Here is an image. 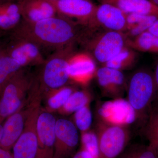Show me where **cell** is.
<instances>
[{
    "instance_id": "3",
    "label": "cell",
    "mask_w": 158,
    "mask_h": 158,
    "mask_svg": "<svg viewBox=\"0 0 158 158\" xmlns=\"http://www.w3.org/2000/svg\"><path fill=\"white\" fill-rule=\"evenodd\" d=\"M127 93L128 102L134 112L135 121L144 127L156 98L153 72L145 68L135 72L129 81Z\"/></svg>"
},
{
    "instance_id": "19",
    "label": "cell",
    "mask_w": 158,
    "mask_h": 158,
    "mask_svg": "<svg viewBox=\"0 0 158 158\" xmlns=\"http://www.w3.org/2000/svg\"><path fill=\"white\" fill-rule=\"evenodd\" d=\"M22 19L18 1L4 0L0 2V30L5 32L11 31Z\"/></svg>"
},
{
    "instance_id": "36",
    "label": "cell",
    "mask_w": 158,
    "mask_h": 158,
    "mask_svg": "<svg viewBox=\"0 0 158 158\" xmlns=\"http://www.w3.org/2000/svg\"><path fill=\"white\" fill-rule=\"evenodd\" d=\"M6 32H5V31H2V30H0V41H1V40H2V38L4 37V35L6 34Z\"/></svg>"
},
{
    "instance_id": "17",
    "label": "cell",
    "mask_w": 158,
    "mask_h": 158,
    "mask_svg": "<svg viewBox=\"0 0 158 158\" xmlns=\"http://www.w3.org/2000/svg\"><path fill=\"white\" fill-rule=\"evenodd\" d=\"M23 20L34 23L57 15L50 0H18Z\"/></svg>"
},
{
    "instance_id": "6",
    "label": "cell",
    "mask_w": 158,
    "mask_h": 158,
    "mask_svg": "<svg viewBox=\"0 0 158 158\" xmlns=\"http://www.w3.org/2000/svg\"><path fill=\"white\" fill-rule=\"evenodd\" d=\"M96 128L99 158H118L131 138L127 126L110 124L99 119Z\"/></svg>"
},
{
    "instance_id": "11",
    "label": "cell",
    "mask_w": 158,
    "mask_h": 158,
    "mask_svg": "<svg viewBox=\"0 0 158 158\" xmlns=\"http://www.w3.org/2000/svg\"><path fill=\"white\" fill-rule=\"evenodd\" d=\"M79 142L75 125L65 118H59L56 125L54 158H68L73 154Z\"/></svg>"
},
{
    "instance_id": "1",
    "label": "cell",
    "mask_w": 158,
    "mask_h": 158,
    "mask_svg": "<svg viewBox=\"0 0 158 158\" xmlns=\"http://www.w3.org/2000/svg\"><path fill=\"white\" fill-rule=\"evenodd\" d=\"M87 27L77 22L57 15L37 22L22 19L19 24L7 34L27 40L41 48L59 49L66 46L80 43Z\"/></svg>"
},
{
    "instance_id": "31",
    "label": "cell",
    "mask_w": 158,
    "mask_h": 158,
    "mask_svg": "<svg viewBox=\"0 0 158 158\" xmlns=\"http://www.w3.org/2000/svg\"><path fill=\"white\" fill-rule=\"evenodd\" d=\"M73 158H95L90 152L85 150L81 148L80 151L77 152Z\"/></svg>"
},
{
    "instance_id": "40",
    "label": "cell",
    "mask_w": 158,
    "mask_h": 158,
    "mask_svg": "<svg viewBox=\"0 0 158 158\" xmlns=\"http://www.w3.org/2000/svg\"></svg>"
},
{
    "instance_id": "16",
    "label": "cell",
    "mask_w": 158,
    "mask_h": 158,
    "mask_svg": "<svg viewBox=\"0 0 158 158\" xmlns=\"http://www.w3.org/2000/svg\"><path fill=\"white\" fill-rule=\"evenodd\" d=\"M99 119L110 124L127 126L134 120V112L127 102L120 99L106 102L98 110Z\"/></svg>"
},
{
    "instance_id": "35",
    "label": "cell",
    "mask_w": 158,
    "mask_h": 158,
    "mask_svg": "<svg viewBox=\"0 0 158 158\" xmlns=\"http://www.w3.org/2000/svg\"><path fill=\"white\" fill-rule=\"evenodd\" d=\"M152 3L155 6L158 7V0H148Z\"/></svg>"
},
{
    "instance_id": "39",
    "label": "cell",
    "mask_w": 158,
    "mask_h": 158,
    "mask_svg": "<svg viewBox=\"0 0 158 158\" xmlns=\"http://www.w3.org/2000/svg\"><path fill=\"white\" fill-rule=\"evenodd\" d=\"M90 1H91V0H90Z\"/></svg>"
},
{
    "instance_id": "10",
    "label": "cell",
    "mask_w": 158,
    "mask_h": 158,
    "mask_svg": "<svg viewBox=\"0 0 158 158\" xmlns=\"http://www.w3.org/2000/svg\"><path fill=\"white\" fill-rule=\"evenodd\" d=\"M56 120L50 112L41 108L37 123L38 149L36 158H54Z\"/></svg>"
},
{
    "instance_id": "34",
    "label": "cell",
    "mask_w": 158,
    "mask_h": 158,
    "mask_svg": "<svg viewBox=\"0 0 158 158\" xmlns=\"http://www.w3.org/2000/svg\"><path fill=\"white\" fill-rule=\"evenodd\" d=\"M3 123H0V142L2 140L3 134Z\"/></svg>"
},
{
    "instance_id": "21",
    "label": "cell",
    "mask_w": 158,
    "mask_h": 158,
    "mask_svg": "<svg viewBox=\"0 0 158 158\" xmlns=\"http://www.w3.org/2000/svg\"><path fill=\"white\" fill-rule=\"evenodd\" d=\"M126 46L138 52L158 53V37L146 31L134 38H127Z\"/></svg>"
},
{
    "instance_id": "5",
    "label": "cell",
    "mask_w": 158,
    "mask_h": 158,
    "mask_svg": "<svg viewBox=\"0 0 158 158\" xmlns=\"http://www.w3.org/2000/svg\"><path fill=\"white\" fill-rule=\"evenodd\" d=\"M34 75L26 69H20L4 86L0 95V123L22 107L29 98Z\"/></svg>"
},
{
    "instance_id": "26",
    "label": "cell",
    "mask_w": 158,
    "mask_h": 158,
    "mask_svg": "<svg viewBox=\"0 0 158 158\" xmlns=\"http://www.w3.org/2000/svg\"><path fill=\"white\" fill-rule=\"evenodd\" d=\"M74 91L73 87L65 86L50 94L46 97L48 98V111L61 109Z\"/></svg>"
},
{
    "instance_id": "20",
    "label": "cell",
    "mask_w": 158,
    "mask_h": 158,
    "mask_svg": "<svg viewBox=\"0 0 158 158\" xmlns=\"http://www.w3.org/2000/svg\"><path fill=\"white\" fill-rule=\"evenodd\" d=\"M158 17L139 14H127L126 29L124 34L127 38H133L147 31Z\"/></svg>"
},
{
    "instance_id": "7",
    "label": "cell",
    "mask_w": 158,
    "mask_h": 158,
    "mask_svg": "<svg viewBox=\"0 0 158 158\" xmlns=\"http://www.w3.org/2000/svg\"><path fill=\"white\" fill-rule=\"evenodd\" d=\"M2 52L13 58L23 67L42 65L45 59L41 49L34 43L6 33L0 42Z\"/></svg>"
},
{
    "instance_id": "29",
    "label": "cell",
    "mask_w": 158,
    "mask_h": 158,
    "mask_svg": "<svg viewBox=\"0 0 158 158\" xmlns=\"http://www.w3.org/2000/svg\"><path fill=\"white\" fill-rule=\"evenodd\" d=\"M92 114L89 105L75 112L74 121L77 127L82 132L89 130L92 123Z\"/></svg>"
},
{
    "instance_id": "33",
    "label": "cell",
    "mask_w": 158,
    "mask_h": 158,
    "mask_svg": "<svg viewBox=\"0 0 158 158\" xmlns=\"http://www.w3.org/2000/svg\"><path fill=\"white\" fill-rule=\"evenodd\" d=\"M147 31L158 37V19Z\"/></svg>"
},
{
    "instance_id": "25",
    "label": "cell",
    "mask_w": 158,
    "mask_h": 158,
    "mask_svg": "<svg viewBox=\"0 0 158 158\" xmlns=\"http://www.w3.org/2000/svg\"><path fill=\"white\" fill-rule=\"evenodd\" d=\"M145 135L158 157V105H153L146 124Z\"/></svg>"
},
{
    "instance_id": "38",
    "label": "cell",
    "mask_w": 158,
    "mask_h": 158,
    "mask_svg": "<svg viewBox=\"0 0 158 158\" xmlns=\"http://www.w3.org/2000/svg\"><path fill=\"white\" fill-rule=\"evenodd\" d=\"M3 1H4V0H0V2H2Z\"/></svg>"
},
{
    "instance_id": "30",
    "label": "cell",
    "mask_w": 158,
    "mask_h": 158,
    "mask_svg": "<svg viewBox=\"0 0 158 158\" xmlns=\"http://www.w3.org/2000/svg\"><path fill=\"white\" fill-rule=\"evenodd\" d=\"M154 77L156 86V95L154 102L153 105H158V61L156 64L155 69L153 72Z\"/></svg>"
},
{
    "instance_id": "12",
    "label": "cell",
    "mask_w": 158,
    "mask_h": 158,
    "mask_svg": "<svg viewBox=\"0 0 158 158\" xmlns=\"http://www.w3.org/2000/svg\"><path fill=\"white\" fill-rule=\"evenodd\" d=\"M127 14L117 7L106 3L97 6L93 17L87 27L124 33Z\"/></svg>"
},
{
    "instance_id": "4",
    "label": "cell",
    "mask_w": 158,
    "mask_h": 158,
    "mask_svg": "<svg viewBox=\"0 0 158 158\" xmlns=\"http://www.w3.org/2000/svg\"><path fill=\"white\" fill-rule=\"evenodd\" d=\"M123 32L99 27L89 28L80 43L94 60L104 65L118 55L126 46Z\"/></svg>"
},
{
    "instance_id": "13",
    "label": "cell",
    "mask_w": 158,
    "mask_h": 158,
    "mask_svg": "<svg viewBox=\"0 0 158 158\" xmlns=\"http://www.w3.org/2000/svg\"><path fill=\"white\" fill-rule=\"evenodd\" d=\"M58 15L68 18L83 25L88 26L97 6L90 0H50Z\"/></svg>"
},
{
    "instance_id": "9",
    "label": "cell",
    "mask_w": 158,
    "mask_h": 158,
    "mask_svg": "<svg viewBox=\"0 0 158 158\" xmlns=\"http://www.w3.org/2000/svg\"><path fill=\"white\" fill-rule=\"evenodd\" d=\"M41 102H37L29 114L22 134L12 148L13 158H36L38 149L37 123Z\"/></svg>"
},
{
    "instance_id": "28",
    "label": "cell",
    "mask_w": 158,
    "mask_h": 158,
    "mask_svg": "<svg viewBox=\"0 0 158 158\" xmlns=\"http://www.w3.org/2000/svg\"><path fill=\"white\" fill-rule=\"evenodd\" d=\"M81 149L90 152L95 158H99L98 140L96 133L93 131L82 132Z\"/></svg>"
},
{
    "instance_id": "24",
    "label": "cell",
    "mask_w": 158,
    "mask_h": 158,
    "mask_svg": "<svg viewBox=\"0 0 158 158\" xmlns=\"http://www.w3.org/2000/svg\"><path fill=\"white\" fill-rule=\"evenodd\" d=\"M91 99V95L87 90L74 91L59 110L63 114H70L89 105Z\"/></svg>"
},
{
    "instance_id": "32",
    "label": "cell",
    "mask_w": 158,
    "mask_h": 158,
    "mask_svg": "<svg viewBox=\"0 0 158 158\" xmlns=\"http://www.w3.org/2000/svg\"><path fill=\"white\" fill-rule=\"evenodd\" d=\"M0 158H13L12 154L10 151L0 147Z\"/></svg>"
},
{
    "instance_id": "14",
    "label": "cell",
    "mask_w": 158,
    "mask_h": 158,
    "mask_svg": "<svg viewBox=\"0 0 158 158\" xmlns=\"http://www.w3.org/2000/svg\"><path fill=\"white\" fill-rule=\"evenodd\" d=\"M97 80L105 96L120 98L126 88L125 77L121 71L103 65L97 69Z\"/></svg>"
},
{
    "instance_id": "27",
    "label": "cell",
    "mask_w": 158,
    "mask_h": 158,
    "mask_svg": "<svg viewBox=\"0 0 158 158\" xmlns=\"http://www.w3.org/2000/svg\"><path fill=\"white\" fill-rule=\"evenodd\" d=\"M118 158H158V157L149 144H135L126 148Z\"/></svg>"
},
{
    "instance_id": "2",
    "label": "cell",
    "mask_w": 158,
    "mask_h": 158,
    "mask_svg": "<svg viewBox=\"0 0 158 158\" xmlns=\"http://www.w3.org/2000/svg\"><path fill=\"white\" fill-rule=\"evenodd\" d=\"M76 44L66 46L53 53L40 66L39 73L34 75V85L43 97L66 86L70 80L69 62L77 52Z\"/></svg>"
},
{
    "instance_id": "15",
    "label": "cell",
    "mask_w": 158,
    "mask_h": 158,
    "mask_svg": "<svg viewBox=\"0 0 158 158\" xmlns=\"http://www.w3.org/2000/svg\"><path fill=\"white\" fill-rule=\"evenodd\" d=\"M96 71L94 59L86 52H77L69 62L70 80L80 85L88 84L95 75Z\"/></svg>"
},
{
    "instance_id": "8",
    "label": "cell",
    "mask_w": 158,
    "mask_h": 158,
    "mask_svg": "<svg viewBox=\"0 0 158 158\" xmlns=\"http://www.w3.org/2000/svg\"><path fill=\"white\" fill-rule=\"evenodd\" d=\"M42 98L39 94H32L22 107L6 118L3 123L2 137L0 147L8 151L12 149L22 134L29 114Z\"/></svg>"
},
{
    "instance_id": "37",
    "label": "cell",
    "mask_w": 158,
    "mask_h": 158,
    "mask_svg": "<svg viewBox=\"0 0 158 158\" xmlns=\"http://www.w3.org/2000/svg\"><path fill=\"white\" fill-rule=\"evenodd\" d=\"M1 55H2V50H1V49L0 48V57H1Z\"/></svg>"
},
{
    "instance_id": "22",
    "label": "cell",
    "mask_w": 158,
    "mask_h": 158,
    "mask_svg": "<svg viewBox=\"0 0 158 158\" xmlns=\"http://www.w3.org/2000/svg\"><path fill=\"white\" fill-rule=\"evenodd\" d=\"M138 56L136 51L126 46L118 55L103 65L122 71L134 66Z\"/></svg>"
},
{
    "instance_id": "23",
    "label": "cell",
    "mask_w": 158,
    "mask_h": 158,
    "mask_svg": "<svg viewBox=\"0 0 158 158\" xmlns=\"http://www.w3.org/2000/svg\"><path fill=\"white\" fill-rule=\"evenodd\" d=\"M23 68L24 67L16 60L2 52L0 57V95L7 81Z\"/></svg>"
},
{
    "instance_id": "18",
    "label": "cell",
    "mask_w": 158,
    "mask_h": 158,
    "mask_svg": "<svg viewBox=\"0 0 158 158\" xmlns=\"http://www.w3.org/2000/svg\"><path fill=\"white\" fill-rule=\"evenodd\" d=\"M117 7L126 14H139L158 17V7L148 0H98Z\"/></svg>"
}]
</instances>
